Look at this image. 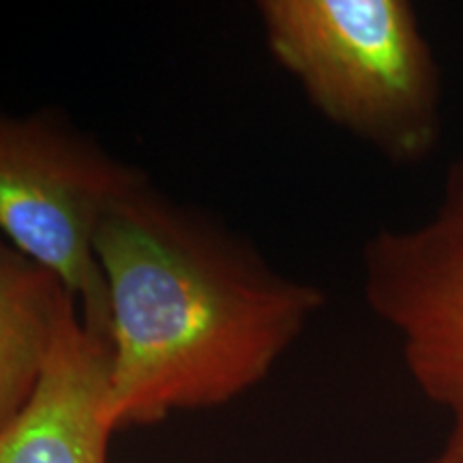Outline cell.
I'll list each match as a JSON object with an SVG mask.
<instances>
[{
  "label": "cell",
  "mask_w": 463,
  "mask_h": 463,
  "mask_svg": "<svg viewBox=\"0 0 463 463\" xmlns=\"http://www.w3.org/2000/svg\"><path fill=\"white\" fill-rule=\"evenodd\" d=\"M116 431L217 408L260 384L326 305L247 239L144 183L97 230Z\"/></svg>",
  "instance_id": "6da1fadb"
},
{
  "label": "cell",
  "mask_w": 463,
  "mask_h": 463,
  "mask_svg": "<svg viewBox=\"0 0 463 463\" xmlns=\"http://www.w3.org/2000/svg\"><path fill=\"white\" fill-rule=\"evenodd\" d=\"M266 48L328 123L397 165L436 150L442 82L405 0H262Z\"/></svg>",
  "instance_id": "7a4b0ae2"
},
{
  "label": "cell",
  "mask_w": 463,
  "mask_h": 463,
  "mask_svg": "<svg viewBox=\"0 0 463 463\" xmlns=\"http://www.w3.org/2000/svg\"><path fill=\"white\" fill-rule=\"evenodd\" d=\"M148 183L62 114L0 112V232L48 269L92 333L109 337L108 288L97 230L120 198Z\"/></svg>",
  "instance_id": "3957f363"
},
{
  "label": "cell",
  "mask_w": 463,
  "mask_h": 463,
  "mask_svg": "<svg viewBox=\"0 0 463 463\" xmlns=\"http://www.w3.org/2000/svg\"><path fill=\"white\" fill-rule=\"evenodd\" d=\"M363 289L402 341L416 386L449 414L447 439L427 463H463V159L449 167L425 222L369 239Z\"/></svg>",
  "instance_id": "277c9868"
},
{
  "label": "cell",
  "mask_w": 463,
  "mask_h": 463,
  "mask_svg": "<svg viewBox=\"0 0 463 463\" xmlns=\"http://www.w3.org/2000/svg\"><path fill=\"white\" fill-rule=\"evenodd\" d=\"M109 344L73 309L33 397L0 431V463H108Z\"/></svg>",
  "instance_id": "5b68a950"
},
{
  "label": "cell",
  "mask_w": 463,
  "mask_h": 463,
  "mask_svg": "<svg viewBox=\"0 0 463 463\" xmlns=\"http://www.w3.org/2000/svg\"><path fill=\"white\" fill-rule=\"evenodd\" d=\"M73 309L62 281L0 232V431L33 397Z\"/></svg>",
  "instance_id": "8992f818"
}]
</instances>
